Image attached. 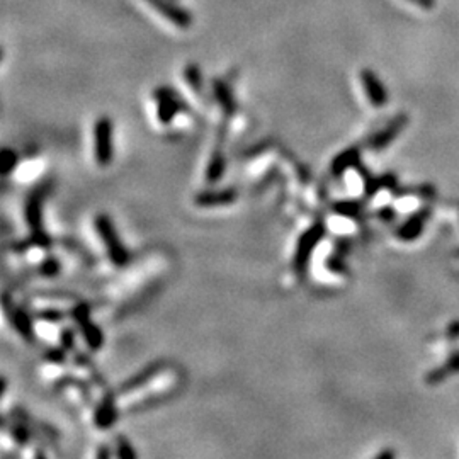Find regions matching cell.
Instances as JSON below:
<instances>
[{
    "instance_id": "cell-1",
    "label": "cell",
    "mask_w": 459,
    "mask_h": 459,
    "mask_svg": "<svg viewBox=\"0 0 459 459\" xmlns=\"http://www.w3.org/2000/svg\"><path fill=\"white\" fill-rule=\"evenodd\" d=\"M95 228H98V233L102 239L104 245H106L107 252H109L111 260L116 265H124L130 260V253H128L126 248L121 245V241L118 239V233H116L114 225L112 221L107 218V216H98L95 220Z\"/></svg>"
},
{
    "instance_id": "cell-2",
    "label": "cell",
    "mask_w": 459,
    "mask_h": 459,
    "mask_svg": "<svg viewBox=\"0 0 459 459\" xmlns=\"http://www.w3.org/2000/svg\"><path fill=\"white\" fill-rule=\"evenodd\" d=\"M94 153L95 160L102 167L112 162L114 145H112V123L109 118H100L94 126Z\"/></svg>"
},
{
    "instance_id": "cell-3",
    "label": "cell",
    "mask_w": 459,
    "mask_h": 459,
    "mask_svg": "<svg viewBox=\"0 0 459 459\" xmlns=\"http://www.w3.org/2000/svg\"><path fill=\"white\" fill-rule=\"evenodd\" d=\"M145 4L155 9L157 14L167 19L168 22L174 24L179 29H187L192 24V15L186 9L177 6L174 0H143Z\"/></svg>"
},
{
    "instance_id": "cell-4",
    "label": "cell",
    "mask_w": 459,
    "mask_h": 459,
    "mask_svg": "<svg viewBox=\"0 0 459 459\" xmlns=\"http://www.w3.org/2000/svg\"><path fill=\"white\" fill-rule=\"evenodd\" d=\"M325 228L321 225H315L308 230V232L301 235L300 241H298L296 253H295V267L298 272H305L306 264H308L310 255H312L313 248L317 247L318 241L324 239Z\"/></svg>"
},
{
    "instance_id": "cell-5",
    "label": "cell",
    "mask_w": 459,
    "mask_h": 459,
    "mask_svg": "<svg viewBox=\"0 0 459 459\" xmlns=\"http://www.w3.org/2000/svg\"><path fill=\"white\" fill-rule=\"evenodd\" d=\"M361 84L366 92V98L369 99V102H371L374 107L386 106V102H388V91H386L385 84L381 82L380 76L374 74L373 70L364 68V70L361 72Z\"/></svg>"
},
{
    "instance_id": "cell-6",
    "label": "cell",
    "mask_w": 459,
    "mask_h": 459,
    "mask_svg": "<svg viewBox=\"0 0 459 459\" xmlns=\"http://www.w3.org/2000/svg\"><path fill=\"white\" fill-rule=\"evenodd\" d=\"M430 218V208H422L413 213L410 218L405 220V223L398 228L397 237L404 241H415L418 237L424 233L427 221Z\"/></svg>"
},
{
    "instance_id": "cell-7",
    "label": "cell",
    "mask_w": 459,
    "mask_h": 459,
    "mask_svg": "<svg viewBox=\"0 0 459 459\" xmlns=\"http://www.w3.org/2000/svg\"><path fill=\"white\" fill-rule=\"evenodd\" d=\"M406 124H408V118H406L405 114H400V116H397V118H393L371 140V148H373V150H376V152L385 150V148L388 147V145L392 143L394 138H398V135H400V133L404 131V128L406 126Z\"/></svg>"
},
{
    "instance_id": "cell-8",
    "label": "cell",
    "mask_w": 459,
    "mask_h": 459,
    "mask_svg": "<svg viewBox=\"0 0 459 459\" xmlns=\"http://www.w3.org/2000/svg\"><path fill=\"white\" fill-rule=\"evenodd\" d=\"M458 373H459V352L449 356L448 359L439 366V368H434L432 371L427 373L425 382L430 386L441 385V382H444L448 378H451L453 374H458Z\"/></svg>"
},
{
    "instance_id": "cell-9",
    "label": "cell",
    "mask_w": 459,
    "mask_h": 459,
    "mask_svg": "<svg viewBox=\"0 0 459 459\" xmlns=\"http://www.w3.org/2000/svg\"><path fill=\"white\" fill-rule=\"evenodd\" d=\"M235 199V192L223 191V192H203L197 196L196 203L201 206H221V204L233 203Z\"/></svg>"
},
{
    "instance_id": "cell-10",
    "label": "cell",
    "mask_w": 459,
    "mask_h": 459,
    "mask_svg": "<svg viewBox=\"0 0 459 459\" xmlns=\"http://www.w3.org/2000/svg\"><path fill=\"white\" fill-rule=\"evenodd\" d=\"M357 162H359V152L356 148H350V150H345L340 153L335 160H333L332 171L335 175H340L342 172H345L350 167H356Z\"/></svg>"
},
{
    "instance_id": "cell-11",
    "label": "cell",
    "mask_w": 459,
    "mask_h": 459,
    "mask_svg": "<svg viewBox=\"0 0 459 459\" xmlns=\"http://www.w3.org/2000/svg\"><path fill=\"white\" fill-rule=\"evenodd\" d=\"M159 118L162 123H168L179 112V106L171 94H159Z\"/></svg>"
},
{
    "instance_id": "cell-12",
    "label": "cell",
    "mask_w": 459,
    "mask_h": 459,
    "mask_svg": "<svg viewBox=\"0 0 459 459\" xmlns=\"http://www.w3.org/2000/svg\"><path fill=\"white\" fill-rule=\"evenodd\" d=\"M215 94L218 100L221 102V106H223V109L227 112H233L235 111V102H233V98H232V92L228 91V87L225 86L223 82H218L216 80L215 82Z\"/></svg>"
},
{
    "instance_id": "cell-13",
    "label": "cell",
    "mask_w": 459,
    "mask_h": 459,
    "mask_svg": "<svg viewBox=\"0 0 459 459\" xmlns=\"http://www.w3.org/2000/svg\"><path fill=\"white\" fill-rule=\"evenodd\" d=\"M223 167H225V160L221 155H215L213 157L211 164H209V168H208V177L209 180H218L221 174H223Z\"/></svg>"
},
{
    "instance_id": "cell-14",
    "label": "cell",
    "mask_w": 459,
    "mask_h": 459,
    "mask_svg": "<svg viewBox=\"0 0 459 459\" xmlns=\"http://www.w3.org/2000/svg\"><path fill=\"white\" fill-rule=\"evenodd\" d=\"M186 80L191 87H194V88L201 87V74H199V70H197V67L189 65L186 68Z\"/></svg>"
},
{
    "instance_id": "cell-15",
    "label": "cell",
    "mask_w": 459,
    "mask_h": 459,
    "mask_svg": "<svg viewBox=\"0 0 459 459\" xmlns=\"http://www.w3.org/2000/svg\"><path fill=\"white\" fill-rule=\"evenodd\" d=\"M337 211L344 216H356L359 213V204H356L354 201H349V203H342L337 206Z\"/></svg>"
},
{
    "instance_id": "cell-16",
    "label": "cell",
    "mask_w": 459,
    "mask_h": 459,
    "mask_svg": "<svg viewBox=\"0 0 459 459\" xmlns=\"http://www.w3.org/2000/svg\"><path fill=\"white\" fill-rule=\"evenodd\" d=\"M2 157H4L2 172H4V174H7V172L11 171V167H14V165H15V155L11 150H4Z\"/></svg>"
},
{
    "instance_id": "cell-17",
    "label": "cell",
    "mask_w": 459,
    "mask_h": 459,
    "mask_svg": "<svg viewBox=\"0 0 459 459\" xmlns=\"http://www.w3.org/2000/svg\"><path fill=\"white\" fill-rule=\"evenodd\" d=\"M394 216H397V211H394L393 208L386 206V208H381L380 209V218H382V220L390 221V220H393Z\"/></svg>"
},
{
    "instance_id": "cell-18",
    "label": "cell",
    "mask_w": 459,
    "mask_h": 459,
    "mask_svg": "<svg viewBox=\"0 0 459 459\" xmlns=\"http://www.w3.org/2000/svg\"><path fill=\"white\" fill-rule=\"evenodd\" d=\"M408 2H412V4H415V6L418 7H422V9H432L434 6H436V0H408Z\"/></svg>"
},
{
    "instance_id": "cell-19",
    "label": "cell",
    "mask_w": 459,
    "mask_h": 459,
    "mask_svg": "<svg viewBox=\"0 0 459 459\" xmlns=\"http://www.w3.org/2000/svg\"><path fill=\"white\" fill-rule=\"evenodd\" d=\"M397 454H394V451H381L380 454H376L378 459H393Z\"/></svg>"
}]
</instances>
